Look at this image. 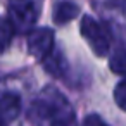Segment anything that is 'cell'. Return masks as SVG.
<instances>
[{
  "instance_id": "4",
  "label": "cell",
  "mask_w": 126,
  "mask_h": 126,
  "mask_svg": "<svg viewBox=\"0 0 126 126\" xmlns=\"http://www.w3.org/2000/svg\"><path fill=\"white\" fill-rule=\"evenodd\" d=\"M26 43H28V52L42 61L43 57H47L52 48H54V43H55V36H54V31L50 28H33L28 31V38H26Z\"/></svg>"
},
{
  "instance_id": "1",
  "label": "cell",
  "mask_w": 126,
  "mask_h": 126,
  "mask_svg": "<svg viewBox=\"0 0 126 126\" xmlns=\"http://www.w3.org/2000/svg\"><path fill=\"white\" fill-rule=\"evenodd\" d=\"M30 121L33 126H78L71 102L55 86H45L31 102Z\"/></svg>"
},
{
  "instance_id": "9",
  "label": "cell",
  "mask_w": 126,
  "mask_h": 126,
  "mask_svg": "<svg viewBox=\"0 0 126 126\" xmlns=\"http://www.w3.org/2000/svg\"><path fill=\"white\" fill-rule=\"evenodd\" d=\"M109 67L114 74L126 78V48H117L109 59Z\"/></svg>"
},
{
  "instance_id": "7",
  "label": "cell",
  "mask_w": 126,
  "mask_h": 126,
  "mask_svg": "<svg viewBox=\"0 0 126 126\" xmlns=\"http://www.w3.org/2000/svg\"><path fill=\"white\" fill-rule=\"evenodd\" d=\"M42 64L47 69V73H50L55 78H61L66 73V69H67V61H66L64 54L61 50H55V47L52 48V52L47 57L42 59Z\"/></svg>"
},
{
  "instance_id": "10",
  "label": "cell",
  "mask_w": 126,
  "mask_h": 126,
  "mask_svg": "<svg viewBox=\"0 0 126 126\" xmlns=\"http://www.w3.org/2000/svg\"><path fill=\"white\" fill-rule=\"evenodd\" d=\"M114 100L121 110H126V79L119 81L114 88Z\"/></svg>"
},
{
  "instance_id": "5",
  "label": "cell",
  "mask_w": 126,
  "mask_h": 126,
  "mask_svg": "<svg viewBox=\"0 0 126 126\" xmlns=\"http://www.w3.org/2000/svg\"><path fill=\"white\" fill-rule=\"evenodd\" d=\"M21 114V97L14 92H5L0 95V121L12 123Z\"/></svg>"
},
{
  "instance_id": "12",
  "label": "cell",
  "mask_w": 126,
  "mask_h": 126,
  "mask_svg": "<svg viewBox=\"0 0 126 126\" xmlns=\"http://www.w3.org/2000/svg\"><path fill=\"white\" fill-rule=\"evenodd\" d=\"M0 126H4V123H2V121H0Z\"/></svg>"
},
{
  "instance_id": "8",
  "label": "cell",
  "mask_w": 126,
  "mask_h": 126,
  "mask_svg": "<svg viewBox=\"0 0 126 126\" xmlns=\"http://www.w3.org/2000/svg\"><path fill=\"white\" fill-rule=\"evenodd\" d=\"M14 33L16 31H14L9 17L0 16V54H4L9 48V45H11L12 38H14Z\"/></svg>"
},
{
  "instance_id": "2",
  "label": "cell",
  "mask_w": 126,
  "mask_h": 126,
  "mask_svg": "<svg viewBox=\"0 0 126 126\" xmlns=\"http://www.w3.org/2000/svg\"><path fill=\"white\" fill-rule=\"evenodd\" d=\"M43 9V0H7V17L17 33L35 28Z\"/></svg>"
},
{
  "instance_id": "3",
  "label": "cell",
  "mask_w": 126,
  "mask_h": 126,
  "mask_svg": "<svg viewBox=\"0 0 126 126\" xmlns=\"http://www.w3.org/2000/svg\"><path fill=\"white\" fill-rule=\"evenodd\" d=\"M79 31H81V36L85 38V42L90 45L92 52L97 57L107 55V52L110 48V35L95 17L83 16L81 23H79Z\"/></svg>"
},
{
  "instance_id": "11",
  "label": "cell",
  "mask_w": 126,
  "mask_h": 126,
  "mask_svg": "<svg viewBox=\"0 0 126 126\" xmlns=\"http://www.w3.org/2000/svg\"><path fill=\"white\" fill-rule=\"evenodd\" d=\"M83 126H109L102 117H98L97 114H88L83 121Z\"/></svg>"
},
{
  "instance_id": "6",
  "label": "cell",
  "mask_w": 126,
  "mask_h": 126,
  "mask_svg": "<svg viewBox=\"0 0 126 126\" xmlns=\"http://www.w3.org/2000/svg\"><path fill=\"white\" fill-rule=\"evenodd\" d=\"M78 14H79V5L69 2V0H62V2H55L52 11V19L55 24H67Z\"/></svg>"
}]
</instances>
